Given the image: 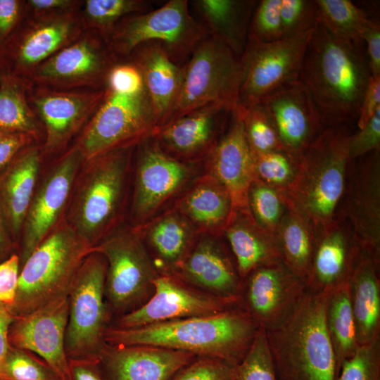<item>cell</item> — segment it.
<instances>
[{
    "instance_id": "obj_16",
    "label": "cell",
    "mask_w": 380,
    "mask_h": 380,
    "mask_svg": "<svg viewBox=\"0 0 380 380\" xmlns=\"http://www.w3.org/2000/svg\"><path fill=\"white\" fill-rule=\"evenodd\" d=\"M106 94L100 89L58 90L30 84L27 96L44 132V158L64 152L96 112Z\"/></svg>"
},
{
    "instance_id": "obj_59",
    "label": "cell",
    "mask_w": 380,
    "mask_h": 380,
    "mask_svg": "<svg viewBox=\"0 0 380 380\" xmlns=\"http://www.w3.org/2000/svg\"><path fill=\"white\" fill-rule=\"evenodd\" d=\"M17 246L0 213V263L15 253Z\"/></svg>"
},
{
    "instance_id": "obj_57",
    "label": "cell",
    "mask_w": 380,
    "mask_h": 380,
    "mask_svg": "<svg viewBox=\"0 0 380 380\" xmlns=\"http://www.w3.org/2000/svg\"><path fill=\"white\" fill-rule=\"evenodd\" d=\"M70 380H103L97 369L99 359H68Z\"/></svg>"
},
{
    "instance_id": "obj_17",
    "label": "cell",
    "mask_w": 380,
    "mask_h": 380,
    "mask_svg": "<svg viewBox=\"0 0 380 380\" xmlns=\"http://www.w3.org/2000/svg\"><path fill=\"white\" fill-rule=\"evenodd\" d=\"M132 203L134 227L144 225L189 182L191 166L163 151L150 137L137 146Z\"/></svg>"
},
{
    "instance_id": "obj_52",
    "label": "cell",
    "mask_w": 380,
    "mask_h": 380,
    "mask_svg": "<svg viewBox=\"0 0 380 380\" xmlns=\"http://www.w3.org/2000/svg\"><path fill=\"white\" fill-rule=\"evenodd\" d=\"M20 269L17 253L0 263V303L10 308L15 298Z\"/></svg>"
},
{
    "instance_id": "obj_55",
    "label": "cell",
    "mask_w": 380,
    "mask_h": 380,
    "mask_svg": "<svg viewBox=\"0 0 380 380\" xmlns=\"http://www.w3.org/2000/svg\"><path fill=\"white\" fill-rule=\"evenodd\" d=\"M380 109V77H371L360 107L357 125L362 129Z\"/></svg>"
},
{
    "instance_id": "obj_15",
    "label": "cell",
    "mask_w": 380,
    "mask_h": 380,
    "mask_svg": "<svg viewBox=\"0 0 380 380\" xmlns=\"http://www.w3.org/2000/svg\"><path fill=\"white\" fill-rule=\"evenodd\" d=\"M84 162L74 144L55 160L39 181L20 234V267L65 220L74 184Z\"/></svg>"
},
{
    "instance_id": "obj_2",
    "label": "cell",
    "mask_w": 380,
    "mask_h": 380,
    "mask_svg": "<svg viewBox=\"0 0 380 380\" xmlns=\"http://www.w3.org/2000/svg\"><path fill=\"white\" fill-rule=\"evenodd\" d=\"M361 48L336 38L319 23L313 31L299 79L309 90L324 127L357 120L372 77Z\"/></svg>"
},
{
    "instance_id": "obj_27",
    "label": "cell",
    "mask_w": 380,
    "mask_h": 380,
    "mask_svg": "<svg viewBox=\"0 0 380 380\" xmlns=\"http://www.w3.org/2000/svg\"><path fill=\"white\" fill-rule=\"evenodd\" d=\"M197 357L150 345L113 346L105 343L99 361L110 380H170Z\"/></svg>"
},
{
    "instance_id": "obj_18",
    "label": "cell",
    "mask_w": 380,
    "mask_h": 380,
    "mask_svg": "<svg viewBox=\"0 0 380 380\" xmlns=\"http://www.w3.org/2000/svg\"><path fill=\"white\" fill-rule=\"evenodd\" d=\"M153 294L143 305L121 315L113 327L119 329L139 327L173 319L217 314L241 307L239 301L208 293L171 273L160 272L153 281Z\"/></svg>"
},
{
    "instance_id": "obj_11",
    "label": "cell",
    "mask_w": 380,
    "mask_h": 380,
    "mask_svg": "<svg viewBox=\"0 0 380 380\" xmlns=\"http://www.w3.org/2000/svg\"><path fill=\"white\" fill-rule=\"evenodd\" d=\"M106 261L92 251L83 261L70 289L65 338L68 359H99L105 344Z\"/></svg>"
},
{
    "instance_id": "obj_31",
    "label": "cell",
    "mask_w": 380,
    "mask_h": 380,
    "mask_svg": "<svg viewBox=\"0 0 380 380\" xmlns=\"http://www.w3.org/2000/svg\"><path fill=\"white\" fill-rule=\"evenodd\" d=\"M223 234L242 281L257 268L282 262L276 235L260 227L249 213L234 214Z\"/></svg>"
},
{
    "instance_id": "obj_7",
    "label": "cell",
    "mask_w": 380,
    "mask_h": 380,
    "mask_svg": "<svg viewBox=\"0 0 380 380\" xmlns=\"http://www.w3.org/2000/svg\"><path fill=\"white\" fill-rule=\"evenodd\" d=\"M241 79L240 57L222 41L206 34L182 65L177 93L165 123L210 105L235 110Z\"/></svg>"
},
{
    "instance_id": "obj_34",
    "label": "cell",
    "mask_w": 380,
    "mask_h": 380,
    "mask_svg": "<svg viewBox=\"0 0 380 380\" xmlns=\"http://www.w3.org/2000/svg\"><path fill=\"white\" fill-rule=\"evenodd\" d=\"M258 1L249 0H197L195 8L207 33L241 57L248 42L251 16Z\"/></svg>"
},
{
    "instance_id": "obj_47",
    "label": "cell",
    "mask_w": 380,
    "mask_h": 380,
    "mask_svg": "<svg viewBox=\"0 0 380 380\" xmlns=\"http://www.w3.org/2000/svg\"><path fill=\"white\" fill-rule=\"evenodd\" d=\"M280 16L283 38L315 29L318 24L315 0H281Z\"/></svg>"
},
{
    "instance_id": "obj_43",
    "label": "cell",
    "mask_w": 380,
    "mask_h": 380,
    "mask_svg": "<svg viewBox=\"0 0 380 380\" xmlns=\"http://www.w3.org/2000/svg\"><path fill=\"white\" fill-rule=\"evenodd\" d=\"M236 369V380H277L264 329L260 328L251 347Z\"/></svg>"
},
{
    "instance_id": "obj_20",
    "label": "cell",
    "mask_w": 380,
    "mask_h": 380,
    "mask_svg": "<svg viewBox=\"0 0 380 380\" xmlns=\"http://www.w3.org/2000/svg\"><path fill=\"white\" fill-rule=\"evenodd\" d=\"M308 291L283 262L262 266L242 281L241 307L265 331L284 324Z\"/></svg>"
},
{
    "instance_id": "obj_58",
    "label": "cell",
    "mask_w": 380,
    "mask_h": 380,
    "mask_svg": "<svg viewBox=\"0 0 380 380\" xmlns=\"http://www.w3.org/2000/svg\"><path fill=\"white\" fill-rule=\"evenodd\" d=\"M14 318L11 308L0 303V380H1L4 364L10 347L8 331Z\"/></svg>"
},
{
    "instance_id": "obj_33",
    "label": "cell",
    "mask_w": 380,
    "mask_h": 380,
    "mask_svg": "<svg viewBox=\"0 0 380 380\" xmlns=\"http://www.w3.org/2000/svg\"><path fill=\"white\" fill-rule=\"evenodd\" d=\"M175 208L192 224L198 234L216 236L223 234L233 217L229 194L208 174L191 186Z\"/></svg>"
},
{
    "instance_id": "obj_40",
    "label": "cell",
    "mask_w": 380,
    "mask_h": 380,
    "mask_svg": "<svg viewBox=\"0 0 380 380\" xmlns=\"http://www.w3.org/2000/svg\"><path fill=\"white\" fill-rule=\"evenodd\" d=\"M248 205L254 221L276 235L277 227L288 209L284 194L256 179L248 189Z\"/></svg>"
},
{
    "instance_id": "obj_14",
    "label": "cell",
    "mask_w": 380,
    "mask_h": 380,
    "mask_svg": "<svg viewBox=\"0 0 380 380\" xmlns=\"http://www.w3.org/2000/svg\"><path fill=\"white\" fill-rule=\"evenodd\" d=\"M314 30L269 43L247 42L240 57L242 79L238 107L255 105L280 87L299 80Z\"/></svg>"
},
{
    "instance_id": "obj_24",
    "label": "cell",
    "mask_w": 380,
    "mask_h": 380,
    "mask_svg": "<svg viewBox=\"0 0 380 380\" xmlns=\"http://www.w3.org/2000/svg\"><path fill=\"white\" fill-rule=\"evenodd\" d=\"M204 159L207 174L229 194L233 215L237 213H250L248 192L257 178L243 122L236 109L230 114L228 126Z\"/></svg>"
},
{
    "instance_id": "obj_23",
    "label": "cell",
    "mask_w": 380,
    "mask_h": 380,
    "mask_svg": "<svg viewBox=\"0 0 380 380\" xmlns=\"http://www.w3.org/2000/svg\"><path fill=\"white\" fill-rule=\"evenodd\" d=\"M313 229L314 248L307 286L311 292L331 293L348 284L362 250L348 222L338 214Z\"/></svg>"
},
{
    "instance_id": "obj_32",
    "label": "cell",
    "mask_w": 380,
    "mask_h": 380,
    "mask_svg": "<svg viewBox=\"0 0 380 380\" xmlns=\"http://www.w3.org/2000/svg\"><path fill=\"white\" fill-rule=\"evenodd\" d=\"M379 265L362 251L348 283L359 346L380 339Z\"/></svg>"
},
{
    "instance_id": "obj_21",
    "label": "cell",
    "mask_w": 380,
    "mask_h": 380,
    "mask_svg": "<svg viewBox=\"0 0 380 380\" xmlns=\"http://www.w3.org/2000/svg\"><path fill=\"white\" fill-rule=\"evenodd\" d=\"M68 315L69 298L66 296L15 317L8 331L9 345L36 353L60 380H70L65 349Z\"/></svg>"
},
{
    "instance_id": "obj_30",
    "label": "cell",
    "mask_w": 380,
    "mask_h": 380,
    "mask_svg": "<svg viewBox=\"0 0 380 380\" xmlns=\"http://www.w3.org/2000/svg\"><path fill=\"white\" fill-rule=\"evenodd\" d=\"M136 228L159 272H170L198 235L192 224L175 208Z\"/></svg>"
},
{
    "instance_id": "obj_1",
    "label": "cell",
    "mask_w": 380,
    "mask_h": 380,
    "mask_svg": "<svg viewBox=\"0 0 380 380\" xmlns=\"http://www.w3.org/2000/svg\"><path fill=\"white\" fill-rule=\"evenodd\" d=\"M260 327L241 307L204 316L182 318L139 327L107 328L106 343L150 345L218 358L234 366L244 358Z\"/></svg>"
},
{
    "instance_id": "obj_56",
    "label": "cell",
    "mask_w": 380,
    "mask_h": 380,
    "mask_svg": "<svg viewBox=\"0 0 380 380\" xmlns=\"http://www.w3.org/2000/svg\"><path fill=\"white\" fill-rule=\"evenodd\" d=\"M33 142L36 141L27 135L0 134V172L22 148Z\"/></svg>"
},
{
    "instance_id": "obj_8",
    "label": "cell",
    "mask_w": 380,
    "mask_h": 380,
    "mask_svg": "<svg viewBox=\"0 0 380 380\" xmlns=\"http://www.w3.org/2000/svg\"><path fill=\"white\" fill-rule=\"evenodd\" d=\"M159 127L145 87L138 93L110 91L79 134L75 145L84 161L113 151L135 147Z\"/></svg>"
},
{
    "instance_id": "obj_4",
    "label": "cell",
    "mask_w": 380,
    "mask_h": 380,
    "mask_svg": "<svg viewBox=\"0 0 380 380\" xmlns=\"http://www.w3.org/2000/svg\"><path fill=\"white\" fill-rule=\"evenodd\" d=\"M348 125L327 127L298 161L296 177L285 191L286 205L316 227L331 220L343 197L348 165Z\"/></svg>"
},
{
    "instance_id": "obj_46",
    "label": "cell",
    "mask_w": 380,
    "mask_h": 380,
    "mask_svg": "<svg viewBox=\"0 0 380 380\" xmlns=\"http://www.w3.org/2000/svg\"><path fill=\"white\" fill-rule=\"evenodd\" d=\"M1 380H60L49 367L27 351L10 346L2 370Z\"/></svg>"
},
{
    "instance_id": "obj_5",
    "label": "cell",
    "mask_w": 380,
    "mask_h": 380,
    "mask_svg": "<svg viewBox=\"0 0 380 380\" xmlns=\"http://www.w3.org/2000/svg\"><path fill=\"white\" fill-rule=\"evenodd\" d=\"M135 148L84 161L77 176L65 220L93 247L118 227Z\"/></svg>"
},
{
    "instance_id": "obj_9",
    "label": "cell",
    "mask_w": 380,
    "mask_h": 380,
    "mask_svg": "<svg viewBox=\"0 0 380 380\" xmlns=\"http://www.w3.org/2000/svg\"><path fill=\"white\" fill-rule=\"evenodd\" d=\"M206 34L190 14L188 1L170 0L155 10L124 18L106 40L120 61L127 59L139 45L155 42L179 64Z\"/></svg>"
},
{
    "instance_id": "obj_44",
    "label": "cell",
    "mask_w": 380,
    "mask_h": 380,
    "mask_svg": "<svg viewBox=\"0 0 380 380\" xmlns=\"http://www.w3.org/2000/svg\"><path fill=\"white\" fill-rule=\"evenodd\" d=\"M281 4V0L257 2L249 25L248 41L269 43L283 38Z\"/></svg>"
},
{
    "instance_id": "obj_29",
    "label": "cell",
    "mask_w": 380,
    "mask_h": 380,
    "mask_svg": "<svg viewBox=\"0 0 380 380\" xmlns=\"http://www.w3.org/2000/svg\"><path fill=\"white\" fill-rule=\"evenodd\" d=\"M127 61L141 72L159 127L170 115L178 90L182 66L158 42H147L137 46Z\"/></svg>"
},
{
    "instance_id": "obj_25",
    "label": "cell",
    "mask_w": 380,
    "mask_h": 380,
    "mask_svg": "<svg viewBox=\"0 0 380 380\" xmlns=\"http://www.w3.org/2000/svg\"><path fill=\"white\" fill-rule=\"evenodd\" d=\"M217 237L198 234L187 253L169 273L208 293L241 303L242 280Z\"/></svg>"
},
{
    "instance_id": "obj_28",
    "label": "cell",
    "mask_w": 380,
    "mask_h": 380,
    "mask_svg": "<svg viewBox=\"0 0 380 380\" xmlns=\"http://www.w3.org/2000/svg\"><path fill=\"white\" fill-rule=\"evenodd\" d=\"M43 159L42 145L33 142L22 148L0 172V213L17 245Z\"/></svg>"
},
{
    "instance_id": "obj_50",
    "label": "cell",
    "mask_w": 380,
    "mask_h": 380,
    "mask_svg": "<svg viewBox=\"0 0 380 380\" xmlns=\"http://www.w3.org/2000/svg\"><path fill=\"white\" fill-rule=\"evenodd\" d=\"M378 150H380V109L362 129L351 134L349 158L353 160Z\"/></svg>"
},
{
    "instance_id": "obj_49",
    "label": "cell",
    "mask_w": 380,
    "mask_h": 380,
    "mask_svg": "<svg viewBox=\"0 0 380 380\" xmlns=\"http://www.w3.org/2000/svg\"><path fill=\"white\" fill-rule=\"evenodd\" d=\"M106 87L116 93L133 94L141 91L144 85L137 67L129 61H122L110 70Z\"/></svg>"
},
{
    "instance_id": "obj_26",
    "label": "cell",
    "mask_w": 380,
    "mask_h": 380,
    "mask_svg": "<svg viewBox=\"0 0 380 380\" xmlns=\"http://www.w3.org/2000/svg\"><path fill=\"white\" fill-rule=\"evenodd\" d=\"M232 111L222 105L207 106L158 127L151 137L182 161L204 158L223 133Z\"/></svg>"
},
{
    "instance_id": "obj_37",
    "label": "cell",
    "mask_w": 380,
    "mask_h": 380,
    "mask_svg": "<svg viewBox=\"0 0 380 380\" xmlns=\"http://www.w3.org/2000/svg\"><path fill=\"white\" fill-rule=\"evenodd\" d=\"M326 324L339 373L342 364L350 358L360 346L356 336L348 284L329 294Z\"/></svg>"
},
{
    "instance_id": "obj_39",
    "label": "cell",
    "mask_w": 380,
    "mask_h": 380,
    "mask_svg": "<svg viewBox=\"0 0 380 380\" xmlns=\"http://www.w3.org/2000/svg\"><path fill=\"white\" fill-rule=\"evenodd\" d=\"M149 5L144 0H86L80 15L84 30L95 31L106 39L122 19L148 11Z\"/></svg>"
},
{
    "instance_id": "obj_42",
    "label": "cell",
    "mask_w": 380,
    "mask_h": 380,
    "mask_svg": "<svg viewBox=\"0 0 380 380\" xmlns=\"http://www.w3.org/2000/svg\"><path fill=\"white\" fill-rule=\"evenodd\" d=\"M252 155L257 179L285 192L296 177L297 161L284 151Z\"/></svg>"
},
{
    "instance_id": "obj_36",
    "label": "cell",
    "mask_w": 380,
    "mask_h": 380,
    "mask_svg": "<svg viewBox=\"0 0 380 380\" xmlns=\"http://www.w3.org/2000/svg\"><path fill=\"white\" fill-rule=\"evenodd\" d=\"M276 236L283 263L306 281L313 253V225L305 217L288 207L277 227Z\"/></svg>"
},
{
    "instance_id": "obj_51",
    "label": "cell",
    "mask_w": 380,
    "mask_h": 380,
    "mask_svg": "<svg viewBox=\"0 0 380 380\" xmlns=\"http://www.w3.org/2000/svg\"><path fill=\"white\" fill-rule=\"evenodd\" d=\"M26 1L0 0V49L25 16Z\"/></svg>"
},
{
    "instance_id": "obj_53",
    "label": "cell",
    "mask_w": 380,
    "mask_h": 380,
    "mask_svg": "<svg viewBox=\"0 0 380 380\" xmlns=\"http://www.w3.org/2000/svg\"><path fill=\"white\" fill-rule=\"evenodd\" d=\"M362 42L366 43L367 63L372 77H380V25L372 19L362 34Z\"/></svg>"
},
{
    "instance_id": "obj_10",
    "label": "cell",
    "mask_w": 380,
    "mask_h": 380,
    "mask_svg": "<svg viewBox=\"0 0 380 380\" xmlns=\"http://www.w3.org/2000/svg\"><path fill=\"white\" fill-rule=\"evenodd\" d=\"M93 251L106 261L105 297L113 310L126 314L151 296L160 272L136 227H118Z\"/></svg>"
},
{
    "instance_id": "obj_13",
    "label": "cell",
    "mask_w": 380,
    "mask_h": 380,
    "mask_svg": "<svg viewBox=\"0 0 380 380\" xmlns=\"http://www.w3.org/2000/svg\"><path fill=\"white\" fill-rule=\"evenodd\" d=\"M80 10L25 15L0 49V73L25 79L41 63L74 42L84 30Z\"/></svg>"
},
{
    "instance_id": "obj_12",
    "label": "cell",
    "mask_w": 380,
    "mask_h": 380,
    "mask_svg": "<svg viewBox=\"0 0 380 380\" xmlns=\"http://www.w3.org/2000/svg\"><path fill=\"white\" fill-rule=\"evenodd\" d=\"M119 61L103 37L85 30L25 80L32 86L58 90L104 89L110 70Z\"/></svg>"
},
{
    "instance_id": "obj_38",
    "label": "cell",
    "mask_w": 380,
    "mask_h": 380,
    "mask_svg": "<svg viewBox=\"0 0 380 380\" xmlns=\"http://www.w3.org/2000/svg\"><path fill=\"white\" fill-rule=\"evenodd\" d=\"M318 23L336 38L361 46L362 34L372 20L350 0H315Z\"/></svg>"
},
{
    "instance_id": "obj_48",
    "label": "cell",
    "mask_w": 380,
    "mask_h": 380,
    "mask_svg": "<svg viewBox=\"0 0 380 380\" xmlns=\"http://www.w3.org/2000/svg\"><path fill=\"white\" fill-rule=\"evenodd\" d=\"M236 367L218 358L197 357L170 380H236Z\"/></svg>"
},
{
    "instance_id": "obj_54",
    "label": "cell",
    "mask_w": 380,
    "mask_h": 380,
    "mask_svg": "<svg viewBox=\"0 0 380 380\" xmlns=\"http://www.w3.org/2000/svg\"><path fill=\"white\" fill-rule=\"evenodd\" d=\"M81 0H27L25 15L38 16L52 13L79 11Z\"/></svg>"
},
{
    "instance_id": "obj_22",
    "label": "cell",
    "mask_w": 380,
    "mask_h": 380,
    "mask_svg": "<svg viewBox=\"0 0 380 380\" xmlns=\"http://www.w3.org/2000/svg\"><path fill=\"white\" fill-rule=\"evenodd\" d=\"M258 104L272 123L284 151L297 163L324 129L318 108L300 79L273 91Z\"/></svg>"
},
{
    "instance_id": "obj_35",
    "label": "cell",
    "mask_w": 380,
    "mask_h": 380,
    "mask_svg": "<svg viewBox=\"0 0 380 380\" xmlns=\"http://www.w3.org/2000/svg\"><path fill=\"white\" fill-rule=\"evenodd\" d=\"M29 85L24 78L0 73V134L27 135L42 145L43 128L27 100Z\"/></svg>"
},
{
    "instance_id": "obj_19",
    "label": "cell",
    "mask_w": 380,
    "mask_h": 380,
    "mask_svg": "<svg viewBox=\"0 0 380 380\" xmlns=\"http://www.w3.org/2000/svg\"><path fill=\"white\" fill-rule=\"evenodd\" d=\"M350 160L338 214L362 251L380 262V150Z\"/></svg>"
},
{
    "instance_id": "obj_6",
    "label": "cell",
    "mask_w": 380,
    "mask_h": 380,
    "mask_svg": "<svg viewBox=\"0 0 380 380\" xmlns=\"http://www.w3.org/2000/svg\"><path fill=\"white\" fill-rule=\"evenodd\" d=\"M91 246L64 220L21 266L11 310L20 317L68 296Z\"/></svg>"
},
{
    "instance_id": "obj_41",
    "label": "cell",
    "mask_w": 380,
    "mask_h": 380,
    "mask_svg": "<svg viewBox=\"0 0 380 380\" xmlns=\"http://www.w3.org/2000/svg\"><path fill=\"white\" fill-rule=\"evenodd\" d=\"M236 110L243 125L246 138L253 154L284 151L278 134L267 115L260 104Z\"/></svg>"
},
{
    "instance_id": "obj_3",
    "label": "cell",
    "mask_w": 380,
    "mask_h": 380,
    "mask_svg": "<svg viewBox=\"0 0 380 380\" xmlns=\"http://www.w3.org/2000/svg\"><path fill=\"white\" fill-rule=\"evenodd\" d=\"M329 294L308 290L284 324L265 331L277 380H337L326 324Z\"/></svg>"
},
{
    "instance_id": "obj_45",
    "label": "cell",
    "mask_w": 380,
    "mask_h": 380,
    "mask_svg": "<svg viewBox=\"0 0 380 380\" xmlns=\"http://www.w3.org/2000/svg\"><path fill=\"white\" fill-rule=\"evenodd\" d=\"M337 380H380V339L360 346L342 364Z\"/></svg>"
}]
</instances>
